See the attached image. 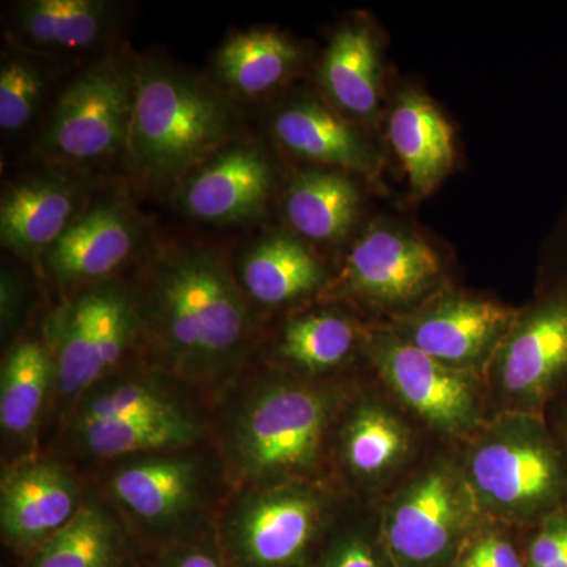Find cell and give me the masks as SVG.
<instances>
[{
	"label": "cell",
	"instance_id": "6da1fadb",
	"mask_svg": "<svg viewBox=\"0 0 567 567\" xmlns=\"http://www.w3.org/2000/svg\"><path fill=\"white\" fill-rule=\"evenodd\" d=\"M141 344L171 374L215 385L245 360L254 316L221 249L199 240H155L136 276Z\"/></svg>",
	"mask_w": 567,
	"mask_h": 567
},
{
	"label": "cell",
	"instance_id": "7a4b0ae2",
	"mask_svg": "<svg viewBox=\"0 0 567 567\" xmlns=\"http://www.w3.org/2000/svg\"><path fill=\"white\" fill-rule=\"evenodd\" d=\"M245 136L241 104L196 71L140 55L136 107L123 174L136 193L171 196L183 178Z\"/></svg>",
	"mask_w": 567,
	"mask_h": 567
},
{
	"label": "cell",
	"instance_id": "3957f363",
	"mask_svg": "<svg viewBox=\"0 0 567 567\" xmlns=\"http://www.w3.org/2000/svg\"><path fill=\"white\" fill-rule=\"evenodd\" d=\"M140 55L126 47L89 61L48 106L33 142L37 164L100 177L125 164Z\"/></svg>",
	"mask_w": 567,
	"mask_h": 567
},
{
	"label": "cell",
	"instance_id": "277c9868",
	"mask_svg": "<svg viewBox=\"0 0 567 567\" xmlns=\"http://www.w3.org/2000/svg\"><path fill=\"white\" fill-rule=\"evenodd\" d=\"M136 287L117 276L66 295L43 324L63 398H82L141 344Z\"/></svg>",
	"mask_w": 567,
	"mask_h": 567
},
{
	"label": "cell",
	"instance_id": "5b68a950",
	"mask_svg": "<svg viewBox=\"0 0 567 567\" xmlns=\"http://www.w3.org/2000/svg\"><path fill=\"white\" fill-rule=\"evenodd\" d=\"M327 415L323 395L308 388L274 385L249 395L227 434L234 475L262 483L315 465Z\"/></svg>",
	"mask_w": 567,
	"mask_h": 567
},
{
	"label": "cell",
	"instance_id": "8992f818",
	"mask_svg": "<svg viewBox=\"0 0 567 567\" xmlns=\"http://www.w3.org/2000/svg\"><path fill=\"white\" fill-rule=\"evenodd\" d=\"M134 193L125 178L104 182L43 257L39 274L63 297L117 278L128 265L141 262L155 244Z\"/></svg>",
	"mask_w": 567,
	"mask_h": 567
},
{
	"label": "cell",
	"instance_id": "52a82bcc",
	"mask_svg": "<svg viewBox=\"0 0 567 567\" xmlns=\"http://www.w3.org/2000/svg\"><path fill=\"white\" fill-rule=\"evenodd\" d=\"M104 182L48 164L3 182L0 245L39 274L43 257Z\"/></svg>",
	"mask_w": 567,
	"mask_h": 567
},
{
	"label": "cell",
	"instance_id": "ba28073f",
	"mask_svg": "<svg viewBox=\"0 0 567 567\" xmlns=\"http://www.w3.org/2000/svg\"><path fill=\"white\" fill-rule=\"evenodd\" d=\"M275 185L270 153L262 142L245 134L186 175L171 197L194 221L216 227L249 226L264 218Z\"/></svg>",
	"mask_w": 567,
	"mask_h": 567
},
{
	"label": "cell",
	"instance_id": "9c48e42d",
	"mask_svg": "<svg viewBox=\"0 0 567 567\" xmlns=\"http://www.w3.org/2000/svg\"><path fill=\"white\" fill-rule=\"evenodd\" d=\"M123 6L111 0H22L7 18V47L52 62L100 58L118 44Z\"/></svg>",
	"mask_w": 567,
	"mask_h": 567
},
{
	"label": "cell",
	"instance_id": "30bf717a",
	"mask_svg": "<svg viewBox=\"0 0 567 567\" xmlns=\"http://www.w3.org/2000/svg\"><path fill=\"white\" fill-rule=\"evenodd\" d=\"M320 513L319 499L306 492H246L227 514V543L245 567H286L311 543Z\"/></svg>",
	"mask_w": 567,
	"mask_h": 567
},
{
	"label": "cell",
	"instance_id": "8fae6325",
	"mask_svg": "<svg viewBox=\"0 0 567 567\" xmlns=\"http://www.w3.org/2000/svg\"><path fill=\"white\" fill-rule=\"evenodd\" d=\"M78 481L58 462L32 461L3 477L0 525L11 546H43L82 509Z\"/></svg>",
	"mask_w": 567,
	"mask_h": 567
},
{
	"label": "cell",
	"instance_id": "7c38bea8",
	"mask_svg": "<svg viewBox=\"0 0 567 567\" xmlns=\"http://www.w3.org/2000/svg\"><path fill=\"white\" fill-rule=\"evenodd\" d=\"M440 271V257L423 240L377 227L347 256L344 281L352 292L377 303H404L432 286Z\"/></svg>",
	"mask_w": 567,
	"mask_h": 567
},
{
	"label": "cell",
	"instance_id": "4fadbf2b",
	"mask_svg": "<svg viewBox=\"0 0 567 567\" xmlns=\"http://www.w3.org/2000/svg\"><path fill=\"white\" fill-rule=\"evenodd\" d=\"M270 134L298 158L338 171L374 174L377 155L363 134L312 96L282 103L270 115Z\"/></svg>",
	"mask_w": 567,
	"mask_h": 567
},
{
	"label": "cell",
	"instance_id": "5bb4252c",
	"mask_svg": "<svg viewBox=\"0 0 567 567\" xmlns=\"http://www.w3.org/2000/svg\"><path fill=\"white\" fill-rule=\"evenodd\" d=\"M205 473L199 461L153 456L114 473L111 492L118 505L142 524L164 527L183 520L203 502Z\"/></svg>",
	"mask_w": 567,
	"mask_h": 567
},
{
	"label": "cell",
	"instance_id": "9a60e30c",
	"mask_svg": "<svg viewBox=\"0 0 567 567\" xmlns=\"http://www.w3.org/2000/svg\"><path fill=\"white\" fill-rule=\"evenodd\" d=\"M303 61L301 48L271 28L230 33L213 58L212 80L237 103L257 102L282 87Z\"/></svg>",
	"mask_w": 567,
	"mask_h": 567
},
{
	"label": "cell",
	"instance_id": "2e32d148",
	"mask_svg": "<svg viewBox=\"0 0 567 567\" xmlns=\"http://www.w3.org/2000/svg\"><path fill=\"white\" fill-rule=\"evenodd\" d=\"M235 276L249 301L279 306L315 292L327 275L305 240L275 230L246 246Z\"/></svg>",
	"mask_w": 567,
	"mask_h": 567
},
{
	"label": "cell",
	"instance_id": "e0dca14e",
	"mask_svg": "<svg viewBox=\"0 0 567 567\" xmlns=\"http://www.w3.org/2000/svg\"><path fill=\"white\" fill-rule=\"evenodd\" d=\"M395 391L421 416L446 429L464 425L472 415L468 382L442 361L413 344H394L380 357Z\"/></svg>",
	"mask_w": 567,
	"mask_h": 567
},
{
	"label": "cell",
	"instance_id": "ac0fdd59",
	"mask_svg": "<svg viewBox=\"0 0 567 567\" xmlns=\"http://www.w3.org/2000/svg\"><path fill=\"white\" fill-rule=\"evenodd\" d=\"M360 208V193L344 171L312 167L290 178L282 212L301 240L333 244L352 229Z\"/></svg>",
	"mask_w": 567,
	"mask_h": 567
},
{
	"label": "cell",
	"instance_id": "d6986e66",
	"mask_svg": "<svg viewBox=\"0 0 567 567\" xmlns=\"http://www.w3.org/2000/svg\"><path fill=\"white\" fill-rule=\"evenodd\" d=\"M390 140L417 193L432 192L451 169L453 130L434 104L420 93H402L394 104Z\"/></svg>",
	"mask_w": 567,
	"mask_h": 567
},
{
	"label": "cell",
	"instance_id": "ffe728a7",
	"mask_svg": "<svg viewBox=\"0 0 567 567\" xmlns=\"http://www.w3.org/2000/svg\"><path fill=\"white\" fill-rule=\"evenodd\" d=\"M458 507L450 477L432 473L395 507L388 539L399 557L412 563L439 558L456 535Z\"/></svg>",
	"mask_w": 567,
	"mask_h": 567
},
{
	"label": "cell",
	"instance_id": "44dd1931",
	"mask_svg": "<svg viewBox=\"0 0 567 567\" xmlns=\"http://www.w3.org/2000/svg\"><path fill=\"white\" fill-rule=\"evenodd\" d=\"M472 476L481 494L496 505L527 506L550 494L555 466L543 447L505 440L477 451Z\"/></svg>",
	"mask_w": 567,
	"mask_h": 567
},
{
	"label": "cell",
	"instance_id": "7402d4cb",
	"mask_svg": "<svg viewBox=\"0 0 567 567\" xmlns=\"http://www.w3.org/2000/svg\"><path fill=\"white\" fill-rule=\"evenodd\" d=\"M507 320L509 311L491 301H451L417 320L412 344L442 363H464L480 357Z\"/></svg>",
	"mask_w": 567,
	"mask_h": 567
},
{
	"label": "cell",
	"instance_id": "603a6c76",
	"mask_svg": "<svg viewBox=\"0 0 567 567\" xmlns=\"http://www.w3.org/2000/svg\"><path fill=\"white\" fill-rule=\"evenodd\" d=\"M379 50L372 33L360 24L339 29L319 70L330 102L354 117H369L379 106Z\"/></svg>",
	"mask_w": 567,
	"mask_h": 567
},
{
	"label": "cell",
	"instance_id": "cb8c5ba5",
	"mask_svg": "<svg viewBox=\"0 0 567 567\" xmlns=\"http://www.w3.org/2000/svg\"><path fill=\"white\" fill-rule=\"evenodd\" d=\"M55 368L43 338H24L7 353L0 377V424L17 439L29 436L39 425Z\"/></svg>",
	"mask_w": 567,
	"mask_h": 567
},
{
	"label": "cell",
	"instance_id": "d4e9b609",
	"mask_svg": "<svg viewBox=\"0 0 567 567\" xmlns=\"http://www.w3.org/2000/svg\"><path fill=\"white\" fill-rule=\"evenodd\" d=\"M567 365V305L532 317L514 334L503 358V382L513 393H532Z\"/></svg>",
	"mask_w": 567,
	"mask_h": 567
},
{
	"label": "cell",
	"instance_id": "484cf974",
	"mask_svg": "<svg viewBox=\"0 0 567 567\" xmlns=\"http://www.w3.org/2000/svg\"><path fill=\"white\" fill-rule=\"evenodd\" d=\"M78 435L92 456L115 458L134 454L162 453L193 445L200 427L188 413L141 417V420L95 421L78 424Z\"/></svg>",
	"mask_w": 567,
	"mask_h": 567
},
{
	"label": "cell",
	"instance_id": "4316f807",
	"mask_svg": "<svg viewBox=\"0 0 567 567\" xmlns=\"http://www.w3.org/2000/svg\"><path fill=\"white\" fill-rule=\"evenodd\" d=\"M123 551L125 537L117 520L103 507L87 505L37 548L28 567H118Z\"/></svg>",
	"mask_w": 567,
	"mask_h": 567
},
{
	"label": "cell",
	"instance_id": "83f0119b",
	"mask_svg": "<svg viewBox=\"0 0 567 567\" xmlns=\"http://www.w3.org/2000/svg\"><path fill=\"white\" fill-rule=\"evenodd\" d=\"M59 63L6 47L0 59V132L20 136L50 99Z\"/></svg>",
	"mask_w": 567,
	"mask_h": 567
},
{
	"label": "cell",
	"instance_id": "f1b7e54d",
	"mask_svg": "<svg viewBox=\"0 0 567 567\" xmlns=\"http://www.w3.org/2000/svg\"><path fill=\"white\" fill-rule=\"evenodd\" d=\"M181 405L151 380L104 379L82 395L76 425L95 421L141 420L181 415Z\"/></svg>",
	"mask_w": 567,
	"mask_h": 567
},
{
	"label": "cell",
	"instance_id": "f546056e",
	"mask_svg": "<svg viewBox=\"0 0 567 567\" xmlns=\"http://www.w3.org/2000/svg\"><path fill=\"white\" fill-rule=\"evenodd\" d=\"M357 330L346 317L317 312L297 317L284 328L282 357L306 371L320 372L334 368L352 352Z\"/></svg>",
	"mask_w": 567,
	"mask_h": 567
},
{
	"label": "cell",
	"instance_id": "4dcf8cb0",
	"mask_svg": "<svg viewBox=\"0 0 567 567\" xmlns=\"http://www.w3.org/2000/svg\"><path fill=\"white\" fill-rule=\"evenodd\" d=\"M404 447V435L393 417L377 409H364L347 431L346 456L358 473L372 475L394 461Z\"/></svg>",
	"mask_w": 567,
	"mask_h": 567
},
{
	"label": "cell",
	"instance_id": "1f68e13d",
	"mask_svg": "<svg viewBox=\"0 0 567 567\" xmlns=\"http://www.w3.org/2000/svg\"><path fill=\"white\" fill-rule=\"evenodd\" d=\"M532 567H567V524L544 529L529 548Z\"/></svg>",
	"mask_w": 567,
	"mask_h": 567
},
{
	"label": "cell",
	"instance_id": "d6a6232c",
	"mask_svg": "<svg viewBox=\"0 0 567 567\" xmlns=\"http://www.w3.org/2000/svg\"><path fill=\"white\" fill-rule=\"evenodd\" d=\"M458 567H522L517 551L499 537L480 540Z\"/></svg>",
	"mask_w": 567,
	"mask_h": 567
},
{
	"label": "cell",
	"instance_id": "836d02e7",
	"mask_svg": "<svg viewBox=\"0 0 567 567\" xmlns=\"http://www.w3.org/2000/svg\"><path fill=\"white\" fill-rule=\"evenodd\" d=\"M28 301V287L10 268L2 270V334L10 333L20 323Z\"/></svg>",
	"mask_w": 567,
	"mask_h": 567
},
{
	"label": "cell",
	"instance_id": "e575fe53",
	"mask_svg": "<svg viewBox=\"0 0 567 567\" xmlns=\"http://www.w3.org/2000/svg\"><path fill=\"white\" fill-rule=\"evenodd\" d=\"M327 567H379L371 550L363 543H347L334 551Z\"/></svg>",
	"mask_w": 567,
	"mask_h": 567
},
{
	"label": "cell",
	"instance_id": "d590c367",
	"mask_svg": "<svg viewBox=\"0 0 567 567\" xmlns=\"http://www.w3.org/2000/svg\"><path fill=\"white\" fill-rule=\"evenodd\" d=\"M163 567H223L219 558L204 547H189L177 551Z\"/></svg>",
	"mask_w": 567,
	"mask_h": 567
}]
</instances>
